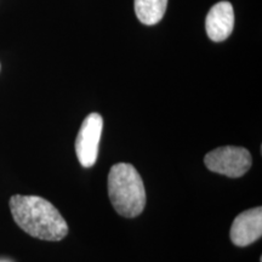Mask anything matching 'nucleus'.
Instances as JSON below:
<instances>
[{"instance_id":"obj_1","label":"nucleus","mask_w":262,"mask_h":262,"mask_svg":"<svg viewBox=\"0 0 262 262\" xmlns=\"http://www.w3.org/2000/svg\"><path fill=\"white\" fill-rule=\"evenodd\" d=\"M9 205L18 227L32 237L60 242L68 234V225L63 216L41 196L15 194L10 198Z\"/></svg>"},{"instance_id":"obj_2","label":"nucleus","mask_w":262,"mask_h":262,"mask_svg":"<svg viewBox=\"0 0 262 262\" xmlns=\"http://www.w3.org/2000/svg\"><path fill=\"white\" fill-rule=\"evenodd\" d=\"M108 195L116 211L123 217L134 219L145 210L146 189L136 168L118 163L108 173Z\"/></svg>"},{"instance_id":"obj_3","label":"nucleus","mask_w":262,"mask_h":262,"mask_svg":"<svg viewBox=\"0 0 262 262\" xmlns=\"http://www.w3.org/2000/svg\"><path fill=\"white\" fill-rule=\"evenodd\" d=\"M205 166L210 171L231 179L244 176L251 168L253 158L244 147L224 146L209 152L204 158Z\"/></svg>"},{"instance_id":"obj_4","label":"nucleus","mask_w":262,"mask_h":262,"mask_svg":"<svg viewBox=\"0 0 262 262\" xmlns=\"http://www.w3.org/2000/svg\"><path fill=\"white\" fill-rule=\"evenodd\" d=\"M103 130V118L91 113L84 119L75 140V153L83 168H93L100 150V141Z\"/></svg>"},{"instance_id":"obj_5","label":"nucleus","mask_w":262,"mask_h":262,"mask_svg":"<svg viewBox=\"0 0 262 262\" xmlns=\"http://www.w3.org/2000/svg\"><path fill=\"white\" fill-rule=\"evenodd\" d=\"M262 235V208L249 209L234 219L229 237L235 247H248L255 243Z\"/></svg>"},{"instance_id":"obj_6","label":"nucleus","mask_w":262,"mask_h":262,"mask_svg":"<svg viewBox=\"0 0 262 262\" xmlns=\"http://www.w3.org/2000/svg\"><path fill=\"white\" fill-rule=\"evenodd\" d=\"M234 27L233 6L228 2H220L209 10L205 29L212 41H224L232 34Z\"/></svg>"},{"instance_id":"obj_7","label":"nucleus","mask_w":262,"mask_h":262,"mask_svg":"<svg viewBox=\"0 0 262 262\" xmlns=\"http://www.w3.org/2000/svg\"><path fill=\"white\" fill-rule=\"evenodd\" d=\"M168 6V0H135V12L141 24L153 26L160 22Z\"/></svg>"}]
</instances>
